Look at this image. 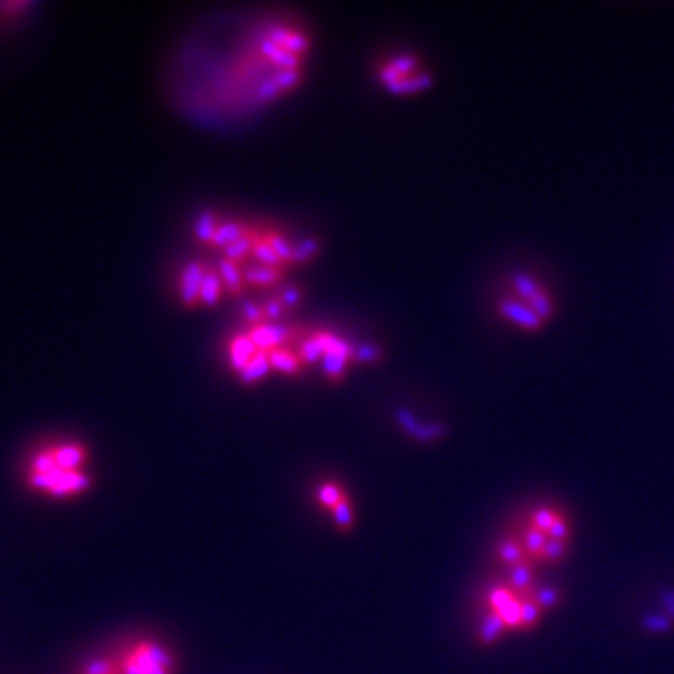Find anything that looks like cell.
Wrapping results in <instances>:
<instances>
[{"label":"cell","instance_id":"obj_37","mask_svg":"<svg viewBox=\"0 0 674 674\" xmlns=\"http://www.w3.org/2000/svg\"><path fill=\"white\" fill-rule=\"evenodd\" d=\"M272 79L280 84L282 90H289V88L298 84L300 72L298 70H282L278 75H273Z\"/></svg>","mask_w":674,"mask_h":674},{"label":"cell","instance_id":"obj_42","mask_svg":"<svg viewBox=\"0 0 674 674\" xmlns=\"http://www.w3.org/2000/svg\"><path fill=\"white\" fill-rule=\"evenodd\" d=\"M120 665H122V672H124V674H143V670L135 665V661L130 654L124 659H122Z\"/></svg>","mask_w":674,"mask_h":674},{"label":"cell","instance_id":"obj_14","mask_svg":"<svg viewBox=\"0 0 674 674\" xmlns=\"http://www.w3.org/2000/svg\"><path fill=\"white\" fill-rule=\"evenodd\" d=\"M220 278L223 282V287L227 289L229 294H240L243 289V283H246V278H243V272L240 270L238 263L223 259L220 261Z\"/></svg>","mask_w":674,"mask_h":674},{"label":"cell","instance_id":"obj_22","mask_svg":"<svg viewBox=\"0 0 674 674\" xmlns=\"http://www.w3.org/2000/svg\"><path fill=\"white\" fill-rule=\"evenodd\" d=\"M139 647L152 658V659H156L162 667H165L167 670H173L174 669V665H176V661H174V658H173V654L165 649V647H162L160 645V642H154V640H141L139 642Z\"/></svg>","mask_w":674,"mask_h":674},{"label":"cell","instance_id":"obj_18","mask_svg":"<svg viewBox=\"0 0 674 674\" xmlns=\"http://www.w3.org/2000/svg\"><path fill=\"white\" fill-rule=\"evenodd\" d=\"M315 337L319 340V343L322 345L324 354H342V356H347V358L352 360L354 349L345 340H342V337H337V335L328 333V332H319V333H315Z\"/></svg>","mask_w":674,"mask_h":674},{"label":"cell","instance_id":"obj_35","mask_svg":"<svg viewBox=\"0 0 674 674\" xmlns=\"http://www.w3.org/2000/svg\"><path fill=\"white\" fill-rule=\"evenodd\" d=\"M416 58L414 56H405V55H401V56H395L393 60H392V66L397 70V72H400L403 77H407V75H412V72L416 70Z\"/></svg>","mask_w":674,"mask_h":674},{"label":"cell","instance_id":"obj_16","mask_svg":"<svg viewBox=\"0 0 674 674\" xmlns=\"http://www.w3.org/2000/svg\"><path fill=\"white\" fill-rule=\"evenodd\" d=\"M243 278H246V283H250V285L264 287V285L278 283L280 278H282V272H280V268L261 264V266L248 268L246 272H243Z\"/></svg>","mask_w":674,"mask_h":674},{"label":"cell","instance_id":"obj_32","mask_svg":"<svg viewBox=\"0 0 674 674\" xmlns=\"http://www.w3.org/2000/svg\"><path fill=\"white\" fill-rule=\"evenodd\" d=\"M116 663H113L111 659L107 658H98V659H92L84 665L83 669V674H116Z\"/></svg>","mask_w":674,"mask_h":674},{"label":"cell","instance_id":"obj_38","mask_svg":"<svg viewBox=\"0 0 674 674\" xmlns=\"http://www.w3.org/2000/svg\"><path fill=\"white\" fill-rule=\"evenodd\" d=\"M242 315H243V319L250 321L252 324H259L264 319L263 305H255L252 302H246V303L242 305Z\"/></svg>","mask_w":674,"mask_h":674},{"label":"cell","instance_id":"obj_33","mask_svg":"<svg viewBox=\"0 0 674 674\" xmlns=\"http://www.w3.org/2000/svg\"><path fill=\"white\" fill-rule=\"evenodd\" d=\"M352 358L362 363H377L382 358V352L375 345H360L354 349Z\"/></svg>","mask_w":674,"mask_h":674},{"label":"cell","instance_id":"obj_34","mask_svg":"<svg viewBox=\"0 0 674 674\" xmlns=\"http://www.w3.org/2000/svg\"><path fill=\"white\" fill-rule=\"evenodd\" d=\"M263 312H264V319L278 321L282 315H285L287 308H285V303L280 298H272L270 302H266L263 305Z\"/></svg>","mask_w":674,"mask_h":674},{"label":"cell","instance_id":"obj_10","mask_svg":"<svg viewBox=\"0 0 674 674\" xmlns=\"http://www.w3.org/2000/svg\"><path fill=\"white\" fill-rule=\"evenodd\" d=\"M268 40L285 47L287 51H291L294 55L308 51V47H310V42L303 35L294 33V30H287L283 26H272L268 30Z\"/></svg>","mask_w":674,"mask_h":674},{"label":"cell","instance_id":"obj_29","mask_svg":"<svg viewBox=\"0 0 674 674\" xmlns=\"http://www.w3.org/2000/svg\"><path fill=\"white\" fill-rule=\"evenodd\" d=\"M298 356L302 358L303 363H315L317 360H322L324 358V349L322 345L319 343L317 337H310V340H305L302 345H300V352Z\"/></svg>","mask_w":674,"mask_h":674},{"label":"cell","instance_id":"obj_7","mask_svg":"<svg viewBox=\"0 0 674 674\" xmlns=\"http://www.w3.org/2000/svg\"><path fill=\"white\" fill-rule=\"evenodd\" d=\"M58 467L66 472H79L81 467L88 461V451L79 442H70L53 448Z\"/></svg>","mask_w":674,"mask_h":674},{"label":"cell","instance_id":"obj_41","mask_svg":"<svg viewBox=\"0 0 674 674\" xmlns=\"http://www.w3.org/2000/svg\"><path fill=\"white\" fill-rule=\"evenodd\" d=\"M280 300L285 303V308H287V310H289V308H294V305L302 300V291H300L298 287H287V289L282 292Z\"/></svg>","mask_w":674,"mask_h":674},{"label":"cell","instance_id":"obj_23","mask_svg":"<svg viewBox=\"0 0 674 674\" xmlns=\"http://www.w3.org/2000/svg\"><path fill=\"white\" fill-rule=\"evenodd\" d=\"M351 358L347 356H342V354H324L322 358V370H324V375L330 379V381H340L345 372H347V363H349Z\"/></svg>","mask_w":674,"mask_h":674},{"label":"cell","instance_id":"obj_5","mask_svg":"<svg viewBox=\"0 0 674 674\" xmlns=\"http://www.w3.org/2000/svg\"><path fill=\"white\" fill-rule=\"evenodd\" d=\"M248 335L261 352H270L289 340V328L278 322H259L250 328Z\"/></svg>","mask_w":674,"mask_h":674},{"label":"cell","instance_id":"obj_11","mask_svg":"<svg viewBox=\"0 0 674 674\" xmlns=\"http://www.w3.org/2000/svg\"><path fill=\"white\" fill-rule=\"evenodd\" d=\"M268 358H270V363H272V370L285 373V375H296V373L302 372V367H303V362L298 354H294L287 349H282V347L270 351Z\"/></svg>","mask_w":674,"mask_h":674},{"label":"cell","instance_id":"obj_28","mask_svg":"<svg viewBox=\"0 0 674 674\" xmlns=\"http://www.w3.org/2000/svg\"><path fill=\"white\" fill-rule=\"evenodd\" d=\"M332 513H333L335 525H337V529H340V532L349 534L354 529V511H352V506H351L349 499L343 501L337 508H333Z\"/></svg>","mask_w":674,"mask_h":674},{"label":"cell","instance_id":"obj_1","mask_svg":"<svg viewBox=\"0 0 674 674\" xmlns=\"http://www.w3.org/2000/svg\"><path fill=\"white\" fill-rule=\"evenodd\" d=\"M571 541L573 525L568 511L555 504H536L525 510L499 541L495 555L506 577L536 579L566 560Z\"/></svg>","mask_w":674,"mask_h":674},{"label":"cell","instance_id":"obj_19","mask_svg":"<svg viewBox=\"0 0 674 674\" xmlns=\"http://www.w3.org/2000/svg\"><path fill=\"white\" fill-rule=\"evenodd\" d=\"M255 238H257V236H255L253 233L246 231V234H243L242 238H238L236 242L229 243L227 248H223V252H225V259L234 261V263H240L242 259H246V257L252 253V250H253Z\"/></svg>","mask_w":674,"mask_h":674},{"label":"cell","instance_id":"obj_20","mask_svg":"<svg viewBox=\"0 0 674 674\" xmlns=\"http://www.w3.org/2000/svg\"><path fill=\"white\" fill-rule=\"evenodd\" d=\"M243 234H246V229L242 227V223H238V222H227V223H222V225H218L216 234H213L212 246L227 248L229 243L236 242V240L242 238Z\"/></svg>","mask_w":674,"mask_h":674},{"label":"cell","instance_id":"obj_17","mask_svg":"<svg viewBox=\"0 0 674 674\" xmlns=\"http://www.w3.org/2000/svg\"><path fill=\"white\" fill-rule=\"evenodd\" d=\"M431 84H433L431 75L423 72V74H412V75L403 77L400 83L388 86V90L392 92V94H411V92L425 90Z\"/></svg>","mask_w":674,"mask_h":674},{"label":"cell","instance_id":"obj_39","mask_svg":"<svg viewBox=\"0 0 674 674\" xmlns=\"http://www.w3.org/2000/svg\"><path fill=\"white\" fill-rule=\"evenodd\" d=\"M282 92L280 84L275 83L273 79H266L261 86H259V98L261 100H273L275 96H278Z\"/></svg>","mask_w":674,"mask_h":674},{"label":"cell","instance_id":"obj_30","mask_svg":"<svg viewBox=\"0 0 674 674\" xmlns=\"http://www.w3.org/2000/svg\"><path fill=\"white\" fill-rule=\"evenodd\" d=\"M58 469V463L55 459L53 450H44L35 455L33 459V474H51L53 471Z\"/></svg>","mask_w":674,"mask_h":674},{"label":"cell","instance_id":"obj_36","mask_svg":"<svg viewBox=\"0 0 674 674\" xmlns=\"http://www.w3.org/2000/svg\"><path fill=\"white\" fill-rule=\"evenodd\" d=\"M397 421H400V425L405 429V431L409 433V435H412V437H416V433L420 431V423H418V420L409 412V411H397Z\"/></svg>","mask_w":674,"mask_h":674},{"label":"cell","instance_id":"obj_9","mask_svg":"<svg viewBox=\"0 0 674 674\" xmlns=\"http://www.w3.org/2000/svg\"><path fill=\"white\" fill-rule=\"evenodd\" d=\"M92 487V478H88L84 472H66L63 478L58 480V483L51 489L49 495L53 499H64L72 495H81Z\"/></svg>","mask_w":674,"mask_h":674},{"label":"cell","instance_id":"obj_21","mask_svg":"<svg viewBox=\"0 0 674 674\" xmlns=\"http://www.w3.org/2000/svg\"><path fill=\"white\" fill-rule=\"evenodd\" d=\"M252 255H253L261 264H264V266H273V268H278L280 264H283V261L278 257V253H275L273 248L270 246V242L266 240V236H257V238H255Z\"/></svg>","mask_w":674,"mask_h":674},{"label":"cell","instance_id":"obj_3","mask_svg":"<svg viewBox=\"0 0 674 674\" xmlns=\"http://www.w3.org/2000/svg\"><path fill=\"white\" fill-rule=\"evenodd\" d=\"M511 280L519 294L529 302V308H532L541 319H547L550 313H553V303H550L547 294L538 287V283L532 278H529L527 273L515 272Z\"/></svg>","mask_w":674,"mask_h":674},{"label":"cell","instance_id":"obj_40","mask_svg":"<svg viewBox=\"0 0 674 674\" xmlns=\"http://www.w3.org/2000/svg\"><path fill=\"white\" fill-rule=\"evenodd\" d=\"M379 75H381L382 83L386 84V88L392 86V84H395V83H400V81L403 79V75L392 66V63H390V64H384V66L381 68V74H379Z\"/></svg>","mask_w":674,"mask_h":674},{"label":"cell","instance_id":"obj_15","mask_svg":"<svg viewBox=\"0 0 674 674\" xmlns=\"http://www.w3.org/2000/svg\"><path fill=\"white\" fill-rule=\"evenodd\" d=\"M222 292H223V282L220 275L213 272V270H206L204 273V280H203V285H201V296H199V302L208 305V308H212V305H216L222 298Z\"/></svg>","mask_w":674,"mask_h":674},{"label":"cell","instance_id":"obj_2","mask_svg":"<svg viewBox=\"0 0 674 674\" xmlns=\"http://www.w3.org/2000/svg\"><path fill=\"white\" fill-rule=\"evenodd\" d=\"M560 601V590L541 583L540 577H504L483 596L478 640L481 645H493L502 637L534 631L550 612H555Z\"/></svg>","mask_w":674,"mask_h":674},{"label":"cell","instance_id":"obj_24","mask_svg":"<svg viewBox=\"0 0 674 674\" xmlns=\"http://www.w3.org/2000/svg\"><path fill=\"white\" fill-rule=\"evenodd\" d=\"M347 493L343 491V489L340 485L335 483H324L319 487V502L328 508V510H333L340 506L343 501H347Z\"/></svg>","mask_w":674,"mask_h":674},{"label":"cell","instance_id":"obj_12","mask_svg":"<svg viewBox=\"0 0 674 674\" xmlns=\"http://www.w3.org/2000/svg\"><path fill=\"white\" fill-rule=\"evenodd\" d=\"M261 49H263V53L272 60L273 64L282 66L283 70H298V64H300L298 55L287 51L285 47H282V45H278V44H273V42H270V40L266 38V40H263Z\"/></svg>","mask_w":674,"mask_h":674},{"label":"cell","instance_id":"obj_27","mask_svg":"<svg viewBox=\"0 0 674 674\" xmlns=\"http://www.w3.org/2000/svg\"><path fill=\"white\" fill-rule=\"evenodd\" d=\"M319 248L321 246H319V240L317 238H305V240H302L298 243V246L292 248V263H296V264L310 263L319 253Z\"/></svg>","mask_w":674,"mask_h":674},{"label":"cell","instance_id":"obj_4","mask_svg":"<svg viewBox=\"0 0 674 674\" xmlns=\"http://www.w3.org/2000/svg\"><path fill=\"white\" fill-rule=\"evenodd\" d=\"M206 266L201 264V263H190L182 268V273H180V285H178V292H180V300L183 305H188V308H193V305L199 303V296H201V285H203V280H204V273H206Z\"/></svg>","mask_w":674,"mask_h":674},{"label":"cell","instance_id":"obj_26","mask_svg":"<svg viewBox=\"0 0 674 674\" xmlns=\"http://www.w3.org/2000/svg\"><path fill=\"white\" fill-rule=\"evenodd\" d=\"M135 661V665L143 670V674H173V670H167L165 667H162L156 659H152L139 645L132 650L130 654Z\"/></svg>","mask_w":674,"mask_h":674},{"label":"cell","instance_id":"obj_25","mask_svg":"<svg viewBox=\"0 0 674 674\" xmlns=\"http://www.w3.org/2000/svg\"><path fill=\"white\" fill-rule=\"evenodd\" d=\"M195 236L204 242V243H212L213 240V234H216L218 231V223H216V218H213L212 212H203L201 216L195 220Z\"/></svg>","mask_w":674,"mask_h":674},{"label":"cell","instance_id":"obj_13","mask_svg":"<svg viewBox=\"0 0 674 674\" xmlns=\"http://www.w3.org/2000/svg\"><path fill=\"white\" fill-rule=\"evenodd\" d=\"M270 372H272V363H270L268 352H261L259 351L253 356V360L240 372V381L243 384H255L261 379H264Z\"/></svg>","mask_w":674,"mask_h":674},{"label":"cell","instance_id":"obj_8","mask_svg":"<svg viewBox=\"0 0 674 674\" xmlns=\"http://www.w3.org/2000/svg\"><path fill=\"white\" fill-rule=\"evenodd\" d=\"M259 352V349L255 347V343L252 342V337L248 333L243 335H236L231 340L229 343V362H231V367L234 372H242L243 367H246L253 356Z\"/></svg>","mask_w":674,"mask_h":674},{"label":"cell","instance_id":"obj_6","mask_svg":"<svg viewBox=\"0 0 674 674\" xmlns=\"http://www.w3.org/2000/svg\"><path fill=\"white\" fill-rule=\"evenodd\" d=\"M501 313L510 319L511 322L523 326L527 330H538L543 322V319L525 303H519L515 300H502L499 305Z\"/></svg>","mask_w":674,"mask_h":674},{"label":"cell","instance_id":"obj_31","mask_svg":"<svg viewBox=\"0 0 674 674\" xmlns=\"http://www.w3.org/2000/svg\"><path fill=\"white\" fill-rule=\"evenodd\" d=\"M266 240L270 242V246L273 248V252L278 253V257L283 261V263H292V246L291 243L278 233H268L266 234Z\"/></svg>","mask_w":674,"mask_h":674}]
</instances>
